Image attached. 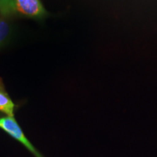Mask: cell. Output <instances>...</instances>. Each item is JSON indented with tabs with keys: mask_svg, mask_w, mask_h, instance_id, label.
<instances>
[{
	"mask_svg": "<svg viewBox=\"0 0 157 157\" xmlns=\"http://www.w3.org/2000/svg\"><path fill=\"white\" fill-rule=\"evenodd\" d=\"M48 15L41 0H0V17L42 20Z\"/></svg>",
	"mask_w": 157,
	"mask_h": 157,
	"instance_id": "cell-1",
	"label": "cell"
},
{
	"mask_svg": "<svg viewBox=\"0 0 157 157\" xmlns=\"http://www.w3.org/2000/svg\"><path fill=\"white\" fill-rule=\"evenodd\" d=\"M0 128L2 129L4 131L8 133L10 135L14 137L19 142H21L23 145L29 149L33 154H35L36 157H42L39 154L38 151H36L32 144L29 142V140L26 138L25 135L23 134L22 129L19 126L18 124L15 121L14 117H2L0 118Z\"/></svg>",
	"mask_w": 157,
	"mask_h": 157,
	"instance_id": "cell-2",
	"label": "cell"
},
{
	"mask_svg": "<svg viewBox=\"0 0 157 157\" xmlns=\"http://www.w3.org/2000/svg\"><path fill=\"white\" fill-rule=\"evenodd\" d=\"M15 105L5 89L2 78H0V112L10 117H14Z\"/></svg>",
	"mask_w": 157,
	"mask_h": 157,
	"instance_id": "cell-3",
	"label": "cell"
},
{
	"mask_svg": "<svg viewBox=\"0 0 157 157\" xmlns=\"http://www.w3.org/2000/svg\"><path fill=\"white\" fill-rule=\"evenodd\" d=\"M13 26L10 20L0 17V48L3 46L11 36Z\"/></svg>",
	"mask_w": 157,
	"mask_h": 157,
	"instance_id": "cell-4",
	"label": "cell"
}]
</instances>
